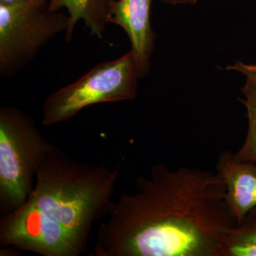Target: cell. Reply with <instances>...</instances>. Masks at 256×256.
I'll return each instance as SVG.
<instances>
[{"label": "cell", "instance_id": "obj_1", "mask_svg": "<svg viewBox=\"0 0 256 256\" xmlns=\"http://www.w3.org/2000/svg\"><path fill=\"white\" fill-rule=\"evenodd\" d=\"M136 186L112 202L96 256H226L237 222L216 173L158 163Z\"/></svg>", "mask_w": 256, "mask_h": 256}, {"label": "cell", "instance_id": "obj_2", "mask_svg": "<svg viewBox=\"0 0 256 256\" xmlns=\"http://www.w3.org/2000/svg\"><path fill=\"white\" fill-rule=\"evenodd\" d=\"M121 163L78 161L56 146L42 161L34 186L24 204L73 237L86 252L94 224L108 214Z\"/></svg>", "mask_w": 256, "mask_h": 256}, {"label": "cell", "instance_id": "obj_3", "mask_svg": "<svg viewBox=\"0 0 256 256\" xmlns=\"http://www.w3.org/2000/svg\"><path fill=\"white\" fill-rule=\"evenodd\" d=\"M55 148L30 114L12 106L0 108L2 212L8 213L26 202L40 165Z\"/></svg>", "mask_w": 256, "mask_h": 256}, {"label": "cell", "instance_id": "obj_4", "mask_svg": "<svg viewBox=\"0 0 256 256\" xmlns=\"http://www.w3.org/2000/svg\"><path fill=\"white\" fill-rule=\"evenodd\" d=\"M139 78L131 50L118 60L98 64L76 82L46 98L42 107V124H63L95 104L134 100Z\"/></svg>", "mask_w": 256, "mask_h": 256}, {"label": "cell", "instance_id": "obj_5", "mask_svg": "<svg viewBox=\"0 0 256 256\" xmlns=\"http://www.w3.org/2000/svg\"><path fill=\"white\" fill-rule=\"evenodd\" d=\"M68 15L52 11L50 2L0 3V76L24 68L43 47L68 28Z\"/></svg>", "mask_w": 256, "mask_h": 256}, {"label": "cell", "instance_id": "obj_6", "mask_svg": "<svg viewBox=\"0 0 256 256\" xmlns=\"http://www.w3.org/2000/svg\"><path fill=\"white\" fill-rule=\"evenodd\" d=\"M0 244L44 256H79L86 252L64 229L26 204L2 217Z\"/></svg>", "mask_w": 256, "mask_h": 256}, {"label": "cell", "instance_id": "obj_7", "mask_svg": "<svg viewBox=\"0 0 256 256\" xmlns=\"http://www.w3.org/2000/svg\"><path fill=\"white\" fill-rule=\"evenodd\" d=\"M152 0H110L108 23L118 25L131 42L140 78L146 76L151 66L156 34L151 28Z\"/></svg>", "mask_w": 256, "mask_h": 256}, {"label": "cell", "instance_id": "obj_8", "mask_svg": "<svg viewBox=\"0 0 256 256\" xmlns=\"http://www.w3.org/2000/svg\"><path fill=\"white\" fill-rule=\"evenodd\" d=\"M216 170L226 186L227 204L238 226L256 206V163L240 161L232 151L224 150Z\"/></svg>", "mask_w": 256, "mask_h": 256}, {"label": "cell", "instance_id": "obj_9", "mask_svg": "<svg viewBox=\"0 0 256 256\" xmlns=\"http://www.w3.org/2000/svg\"><path fill=\"white\" fill-rule=\"evenodd\" d=\"M110 0H50L52 11H60L65 8L68 15V28L66 31V40H73L74 28L82 20L92 35L102 38L108 24Z\"/></svg>", "mask_w": 256, "mask_h": 256}, {"label": "cell", "instance_id": "obj_10", "mask_svg": "<svg viewBox=\"0 0 256 256\" xmlns=\"http://www.w3.org/2000/svg\"><path fill=\"white\" fill-rule=\"evenodd\" d=\"M242 90L244 98L239 100L246 108L248 128L244 144L234 154L240 161L256 163V85L246 80Z\"/></svg>", "mask_w": 256, "mask_h": 256}, {"label": "cell", "instance_id": "obj_11", "mask_svg": "<svg viewBox=\"0 0 256 256\" xmlns=\"http://www.w3.org/2000/svg\"><path fill=\"white\" fill-rule=\"evenodd\" d=\"M233 244H256V206L234 229L229 237L228 245Z\"/></svg>", "mask_w": 256, "mask_h": 256}, {"label": "cell", "instance_id": "obj_12", "mask_svg": "<svg viewBox=\"0 0 256 256\" xmlns=\"http://www.w3.org/2000/svg\"><path fill=\"white\" fill-rule=\"evenodd\" d=\"M226 256H256V244H229Z\"/></svg>", "mask_w": 256, "mask_h": 256}, {"label": "cell", "instance_id": "obj_13", "mask_svg": "<svg viewBox=\"0 0 256 256\" xmlns=\"http://www.w3.org/2000/svg\"><path fill=\"white\" fill-rule=\"evenodd\" d=\"M227 70H236L245 76L246 80L256 85V64H246L240 60H237L234 65H229Z\"/></svg>", "mask_w": 256, "mask_h": 256}, {"label": "cell", "instance_id": "obj_14", "mask_svg": "<svg viewBox=\"0 0 256 256\" xmlns=\"http://www.w3.org/2000/svg\"><path fill=\"white\" fill-rule=\"evenodd\" d=\"M160 1L164 4L176 6V5L181 4H196L200 0H160Z\"/></svg>", "mask_w": 256, "mask_h": 256}, {"label": "cell", "instance_id": "obj_15", "mask_svg": "<svg viewBox=\"0 0 256 256\" xmlns=\"http://www.w3.org/2000/svg\"><path fill=\"white\" fill-rule=\"evenodd\" d=\"M24 1H36L50 2V0H0V3H1V4H10V3L18 2Z\"/></svg>", "mask_w": 256, "mask_h": 256}]
</instances>
